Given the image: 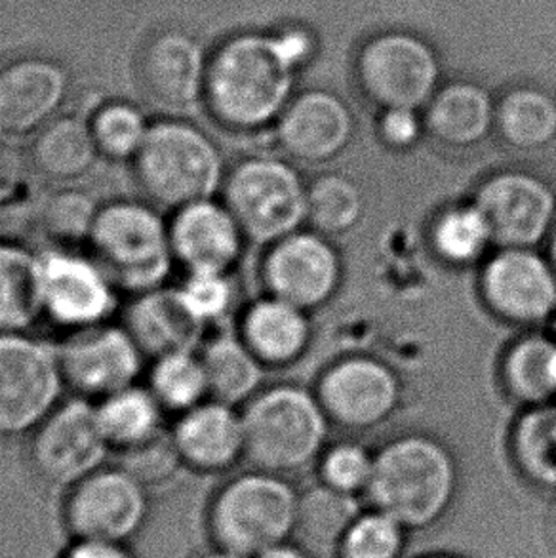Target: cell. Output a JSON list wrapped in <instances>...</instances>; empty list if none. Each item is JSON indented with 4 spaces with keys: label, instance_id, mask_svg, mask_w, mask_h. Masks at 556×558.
Wrapping results in <instances>:
<instances>
[{
    "label": "cell",
    "instance_id": "obj_43",
    "mask_svg": "<svg viewBox=\"0 0 556 558\" xmlns=\"http://www.w3.org/2000/svg\"><path fill=\"white\" fill-rule=\"evenodd\" d=\"M45 193L25 178L14 175L12 172L0 174V229L7 234L12 227H27L33 229L37 216L38 203Z\"/></svg>",
    "mask_w": 556,
    "mask_h": 558
},
{
    "label": "cell",
    "instance_id": "obj_20",
    "mask_svg": "<svg viewBox=\"0 0 556 558\" xmlns=\"http://www.w3.org/2000/svg\"><path fill=\"white\" fill-rule=\"evenodd\" d=\"M482 288L489 305L511 320L537 323L556 310L555 271L527 248L497 254L484 271Z\"/></svg>",
    "mask_w": 556,
    "mask_h": 558
},
{
    "label": "cell",
    "instance_id": "obj_24",
    "mask_svg": "<svg viewBox=\"0 0 556 558\" xmlns=\"http://www.w3.org/2000/svg\"><path fill=\"white\" fill-rule=\"evenodd\" d=\"M351 114L331 94L313 92L288 107L280 121V142L293 157L326 160L346 147Z\"/></svg>",
    "mask_w": 556,
    "mask_h": 558
},
{
    "label": "cell",
    "instance_id": "obj_16",
    "mask_svg": "<svg viewBox=\"0 0 556 558\" xmlns=\"http://www.w3.org/2000/svg\"><path fill=\"white\" fill-rule=\"evenodd\" d=\"M555 206L551 189L527 174L497 175L476 198L492 241L504 248H530L542 241L555 218Z\"/></svg>",
    "mask_w": 556,
    "mask_h": 558
},
{
    "label": "cell",
    "instance_id": "obj_36",
    "mask_svg": "<svg viewBox=\"0 0 556 558\" xmlns=\"http://www.w3.org/2000/svg\"><path fill=\"white\" fill-rule=\"evenodd\" d=\"M408 530L377 509L356 517L339 545L338 558H402Z\"/></svg>",
    "mask_w": 556,
    "mask_h": 558
},
{
    "label": "cell",
    "instance_id": "obj_46",
    "mask_svg": "<svg viewBox=\"0 0 556 558\" xmlns=\"http://www.w3.org/2000/svg\"><path fill=\"white\" fill-rule=\"evenodd\" d=\"M256 558H311V553L305 547H301L295 539H290L285 544L273 545Z\"/></svg>",
    "mask_w": 556,
    "mask_h": 558
},
{
    "label": "cell",
    "instance_id": "obj_14",
    "mask_svg": "<svg viewBox=\"0 0 556 558\" xmlns=\"http://www.w3.org/2000/svg\"><path fill=\"white\" fill-rule=\"evenodd\" d=\"M71 76L48 56H20L0 65V136L31 137L63 113Z\"/></svg>",
    "mask_w": 556,
    "mask_h": 558
},
{
    "label": "cell",
    "instance_id": "obj_10",
    "mask_svg": "<svg viewBox=\"0 0 556 558\" xmlns=\"http://www.w3.org/2000/svg\"><path fill=\"white\" fill-rule=\"evenodd\" d=\"M221 193L244 236L257 244L292 234L307 214L300 178L280 160H242L226 175Z\"/></svg>",
    "mask_w": 556,
    "mask_h": 558
},
{
    "label": "cell",
    "instance_id": "obj_3",
    "mask_svg": "<svg viewBox=\"0 0 556 558\" xmlns=\"http://www.w3.org/2000/svg\"><path fill=\"white\" fill-rule=\"evenodd\" d=\"M86 248L126 295L166 287L178 265L170 219L145 198H114L101 204Z\"/></svg>",
    "mask_w": 556,
    "mask_h": 558
},
{
    "label": "cell",
    "instance_id": "obj_6",
    "mask_svg": "<svg viewBox=\"0 0 556 558\" xmlns=\"http://www.w3.org/2000/svg\"><path fill=\"white\" fill-rule=\"evenodd\" d=\"M242 423L244 458L273 475L307 465L326 437L323 410L307 392L295 387H273L250 399Z\"/></svg>",
    "mask_w": 556,
    "mask_h": 558
},
{
    "label": "cell",
    "instance_id": "obj_15",
    "mask_svg": "<svg viewBox=\"0 0 556 558\" xmlns=\"http://www.w3.org/2000/svg\"><path fill=\"white\" fill-rule=\"evenodd\" d=\"M362 83L387 109H418L435 90L436 60L431 48L410 35L370 43L361 58Z\"/></svg>",
    "mask_w": 556,
    "mask_h": 558
},
{
    "label": "cell",
    "instance_id": "obj_12",
    "mask_svg": "<svg viewBox=\"0 0 556 558\" xmlns=\"http://www.w3.org/2000/svg\"><path fill=\"white\" fill-rule=\"evenodd\" d=\"M58 353L65 387L92 402L140 384L147 361L126 326L113 320L65 333Z\"/></svg>",
    "mask_w": 556,
    "mask_h": 558
},
{
    "label": "cell",
    "instance_id": "obj_1",
    "mask_svg": "<svg viewBox=\"0 0 556 558\" xmlns=\"http://www.w3.org/2000/svg\"><path fill=\"white\" fill-rule=\"evenodd\" d=\"M309 50L303 33L229 38L208 58L203 106L223 129H262L282 111L295 65Z\"/></svg>",
    "mask_w": 556,
    "mask_h": 558
},
{
    "label": "cell",
    "instance_id": "obj_32",
    "mask_svg": "<svg viewBox=\"0 0 556 558\" xmlns=\"http://www.w3.org/2000/svg\"><path fill=\"white\" fill-rule=\"evenodd\" d=\"M145 385L168 415L185 414L210 399L208 379L198 351H183L150 361Z\"/></svg>",
    "mask_w": 556,
    "mask_h": 558
},
{
    "label": "cell",
    "instance_id": "obj_13",
    "mask_svg": "<svg viewBox=\"0 0 556 558\" xmlns=\"http://www.w3.org/2000/svg\"><path fill=\"white\" fill-rule=\"evenodd\" d=\"M208 58L210 53L189 31H155L137 50V88L166 117H181L203 106Z\"/></svg>",
    "mask_w": 556,
    "mask_h": 558
},
{
    "label": "cell",
    "instance_id": "obj_34",
    "mask_svg": "<svg viewBox=\"0 0 556 558\" xmlns=\"http://www.w3.org/2000/svg\"><path fill=\"white\" fill-rule=\"evenodd\" d=\"M499 126L517 147L534 149L556 136L555 101L542 92H512L499 109Z\"/></svg>",
    "mask_w": 556,
    "mask_h": 558
},
{
    "label": "cell",
    "instance_id": "obj_27",
    "mask_svg": "<svg viewBox=\"0 0 556 558\" xmlns=\"http://www.w3.org/2000/svg\"><path fill=\"white\" fill-rule=\"evenodd\" d=\"M309 338L307 320L292 303L267 298L242 317L241 340L262 363L282 364L300 355Z\"/></svg>",
    "mask_w": 556,
    "mask_h": 558
},
{
    "label": "cell",
    "instance_id": "obj_5",
    "mask_svg": "<svg viewBox=\"0 0 556 558\" xmlns=\"http://www.w3.org/2000/svg\"><path fill=\"white\" fill-rule=\"evenodd\" d=\"M300 496L280 476L259 471L234 476L210 499L206 526L211 544L242 558H256L293 539Z\"/></svg>",
    "mask_w": 556,
    "mask_h": 558
},
{
    "label": "cell",
    "instance_id": "obj_4",
    "mask_svg": "<svg viewBox=\"0 0 556 558\" xmlns=\"http://www.w3.org/2000/svg\"><path fill=\"white\" fill-rule=\"evenodd\" d=\"M372 506L407 530H425L448 513L456 496L450 453L431 438H400L374 458Z\"/></svg>",
    "mask_w": 556,
    "mask_h": 558
},
{
    "label": "cell",
    "instance_id": "obj_50",
    "mask_svg": "<svg viewBox=\"0 0 556 558\" xmlns=\"http://www.w3.org/2000/svg\"><path fill=\"white\" fill-rule=\"evenodd\" d=\"M553 259H555V269H556V231H555V239H553Z\"/></svg>",
    "mask_w": 556,
    "mask_h": 558
},
{
    "label": "cell",
    "instance_id": "obj_30",
    "mask_svg": "<svg viewBox=\"0 0 556 558\" xmlns=\"http://www.w3.org/2000/svg\"><path fill=\"white\" fill-rule=\"evenodd\" d=\"M99 206L88 191L60 185L46 191L40 198L33 229L43 236L46 246L86 248Z\"/></svg>",
    "mask_w": 556,
    "mask_h": 558
},
{
    "label": "cell",
    "instance_id": "obj_9",
    "mask_svg": "<svg viewBox=\"0 0 556 558\" xmlns=\"http://www.w3.org/2000/svg\"><path fill=\"white\" fill-rule=\"evenodd\" d=\"M149 490L121 463L104 465L65 492V530L73 539L130 545L149 521Z\"/></svg>",
    "mask_w": 556,
    "mask_h": 558
},
{
    "label": "cell",
    "instance_id": "obj_17",
    "mask_svg": "<svg viewBox=\"0 0 556 558\" xmlns=\"http://www.w3.org/2000/svg\"><path fill=\"white\" fill-rule=\"evenodd\" d=\"M170 239L176 264L183 271L229 272L246 236L226 204L210 198L173 210Z\"/></svg>",
    "mask_w": 556,
    "mask_h": 558
},
{
    "label": "cell",
    "instance_id": "obj_25",
    "mask_svg": "<svg viewBox=\"0 0 556 558\" xmlns=\"http://www.w3.org/2000/svg\"><path fill=\"white\" fill-rule=\"evenodd\" d=\"M99 427L111 452L124 456L168 435L165 408L147 385H132L96 402Z\"/></svg>",
    "mask_w": 556,
    "mask_h": 558
},
{
    "label": "cell",
    "instance_id": "obj_29",
    "mask_svg": "<svg viewBox=\"0 0 556 558\" xmlns=\"http://www.w3.org/2000/svg\"><path fill=\"white\" fill-rule=\"evenodd\" d=\"M204 364L210 399L237 407L256 397L262 384V361L234 336H214L198 349Z\"/></svg>",
    "mask_w": 556,
    "mask_h": 558
},
{
    "label": "cell",
    "instance_id": "obj_38",
    "mask_svg": "<svg viewBox=\"0 0 556 558\" xmlns=\"http://www.w3.org/2000/svg\"><path fill=\"white\" fill-rule=\"evenodd\" d=\"M489 241L488 223L476 206L448 211L436 223V250L456 264L474 259Z\"/></svg>",
    "mask_w": 556,
    "mask_h": 558
},
{
    "label": "cell",
    "instance_id": "obj_49",
    "mask_svg": "<svg viewBox=\"0 0 556 558\" xmlns=\"http://www.w3.org/2000/svg\"><path fill=\"white\" fill-rule=\"evenodd\" d=\"M4 168H7V165H4V145H2V136H0V174H2Z\"/></svg>",
    "mask_w": 556,
    "mask_h": 558
},
{
    "label": "cell",
    "instance_id": "obj_21",
    "mask_svg": "<svg viewBox=\"0 0 556 558\" xmlns=\"http://www.w3.org/2000/svg\"><path fill=\"white\" fill-rule=\"evenodd\" d=\"M122 325L149 361L172 353L198 351L206 336V326L189 311L178 287L168 284L130 295Z\"/></svg>",
    "mask_w": 556,
    "mask_h": 558
},
{
    "label": "cell",
    "instance_id": "obj_37",
    "mask_svg": "<svg viewBox=\"0 0 556 558\" xmlns=\"http://www.w3.org/2000/svg\"><path fill=\"white\" fill-rule=\"evenodd\" d=\"M522 465L537 483L556 488V408L528 415L517 437Z\"/></svg>",
    "mask_w": 556,
    "mask_h": 558
},
{
    "label": "cell",
    "instance_id": "obj_19",
    "mask_svg": "<svg viewBox=\"0 0 556 558\" xmlns=\"http://www.w3.org/2000/svg\"><path fill=\"white\" fill-rule=\"evenodd\" d=\"M170 437L183 468L203 475L229 471L246 450L242 414L214 399L173 417Z\"/></svg>",
    "mask_w": 556,
    "mask_h": 558
},
{
    "label": "cell",
    "instance_id": "obj_18",
    "mask_svg": "<svg viewBox=\"0 0 556 558\" xmlns=\"http://www.w3.org/2000/svg\"><path fill=\"white\" fill-rule=\"evenodd\" d=\"M271 294L300 310L316 307L338 284L339 262L330 244L315 234H288L265 259Z\"/></svg>",
    "mask_w": 556,
    "mask_h": 558
},
{
    "label": "cell",
    "instance_id": "obj_52",
    "mask_svg": "<svg viewBox=\"0 0 556 558\" xmlns=\"http://www.w3.org/2000/svg\"><path fill=\"white\" fill-rule=\"evenodd\" d=\"M555 330H556V320H555Z\"/></svg>",
    "mask_w": 556,
    "mask_h": 558
},
{
    "label": "cell",
    "instance_id": "obj_11",
    "mask_svg": "<svg viewBox=\"0 0 556 558\" xmlns=\"http://www.w3.org/2000/svg\"><path fill=\"white\" fill-rule=\"evenodd\" d=\"M109 453L96 402L81 397L61 400L29 437V463L35 475L65 492L104 468Z\"/></svg>",
    "mask_w": 556,
    "mask_h": 558
},
{
    "label": "cell",
    "instance_id": "obj_47",
    "mask_svg": "<svg viewBox=\"0 0 556 558\" xmlns=\"http://www.w3.org/2000/svg\"><path fill=\"white\" fill-rule=\"evenodd\" d=\"M196 558H242L239 555H233V553L223 551V549H218V547H214L211 551L203 553V555H198Z\"/></svg>",
    "mask_w": 556,
    "mask_h": 558
},
{
    "label": "cell",
    "instance_id": "obj_35",
    "mask_svg": "<svg viewBox=\"0 0 556 558\" xmlns=\"http://www.w3.org/2000/svg\"><path fill=\"white\" fill-rule=\"evenodd\" d=\"M507 384L519 399L543 402L556 395V343L530 338L507 359Z\"/></svg>",
    "mask_w": 556,
    "mask_h": 558
},
{
    "label": "cell",
    "instance_id": "obj_8",
    "mask_svg": "<svg viewBox=\"0 0 556 558\" xmlns=\"http://www.w3.org/2000/svg\"><path fill=\"white\" fill-rule=\"evenodd\" d=\"M38 256L43 320L65 333L113 320L122 292L90 250L45 246Z\"/></svg>",
    "mask_w": 556,
    "mask_h": 558
},
{
    "label": "cell",
    "instance_id": "obj_42",
    "mask_svg": "<svg viewBox=\"0 0 556 558\" xmlns=\"http://www.w3.org/2000/svg\"><path fill=\"white\" fill-rule=\"evenodd\" d=\"M121 465L129 469L130 473H134L149 488L168 483L183 468L180 456L173 448L170 430L157 442L121 456Z\"/></svg>",
    "mask_w": 556,
    "mask_h": 558
},
{
    "label": "cell",
    "instance_id": "obj_23",
    "mask_svg": "<svg viewBox=\"0 0 556 558\" xmlns=\"http://www.w3.org/2000/svg\"><path fill=\"white\" fill-rule=\"evenodd\" d=\"M98 147L88 117L61 113L31 136L27 165L43 183L75 185L98 165Z\"/></svg>",
    "mask_w": 556,
    "mask_h": 558
},
{
    "label": "cell",
    "instance_id": "obj_2",
    "mask_svg": "<svg viewBox=\"0 0 556 558\" xmlns=\"http://www.w3.org/2000/svg\"><path fill=\"white\" fill-rule=\"evenodd\" d=\"M132 170L145 201L172 211L216 198L227 175L214 137L185 117L166 114L150 122Z\"/></svg>",
    "mask_w": 556,
    "mask_h": 558
},
{
    "label": "cell",
    "instance_id": "obj_44",
    "mask_svg": "<svg viewBox=\"0 0 556 558\" xmlns=\"http://www.w3.org/2000/svg\"><path fill=\"white\" fill-rule=\"evenodd\" d=\"M382 132L389 144H414L415 137L420 134L415 109H387L382 121Z\"/></svg>",
    "mask_w": 556,
    "mask_h": 558
},
{
    "label": "cell",
    "instance_id": "obj_26",
    "mask_svg": "<svg viewBox=\"0 0 556 558\" xmlns=\"http://www.w3.org/2000/svg\"><path fill=\"white\" fill-rule=\"evenodd\" d=\"M40 320L38 250L7 239L0 244V333L33 332Z\"/></svg>",
    "mask_w": 556,
    "mask_h": 558
},
{
    "label": "cell",
    "instance_id": "obj_28",
    "mask_svg": "<svg viewBox=\"0 0 556 558\" xmlns=\"http://www.w3.org/2000/svg\"><path fill=\"white\" fill-rule=\"evenodd\" d=\"M361 513L356 496L324 484L300 496L293 539L311 555H336Z\"/></svg>",
    "mask_w": 556,
    "mask_h": 558
},
{
    "label": "cell",
    "instance_id": "obj_7",
    "mask_svg": "<svg viewBox=\"0 0 556 558\" xmlns=\"http://www.w3.org/2000/svg\"><path fill=\"white\" fill-rule=\"evenodd\" d=\"M65 389L58 345L33 332L0 333V440L29 438Z\"/></svg>",
    "mask_w": 556,
    "mask_h": 558
},
{
    "label": "cell",
    "instance_id": "obj_39",
    "mask_svg": "<svg viewBox=\"0 0 556 558\" xmlns=\"http://www.w3.org/2000/svg\"><path fill=\"white\" fill-rule=\"evenodd\" d=\"M183 302L206 328L226 318L234 302V287L229 272H185L178 284Z\"/></svg>",
    "mask_w": 556,
    "mask_h": 558
},
{
    "label": "cell",
    "instance_id": "obj_45",
    "mask_svg": "<svg viewBox=\"0 0 556 558\" xmlns=\"http://www.w3.org/2000/svg\"><path fill=\"white\" fill-rule=\"evenodd\" d=\"M60 558H136L130 545L73 539Z\"/></svg>",
    "mask_w": 556,
    "mask_h": 558
},
{
    "label": "cell",
    "instance_id": "obj_22",
    "mask_svg": "<svg viewBox=\"0 0 556 558\" xmlns=\"http://www.w3.org/2000/svg\"><path fill=\"white\" fill-rule=\"evenodd\" d=\"M321 399L339 423L368 427L391 414L399 399V385L384 364L351 359L326 374Z\"/></svg>",
    "mask_w": 556,
    "mask_h": 558
},
{
    "label": "cell",
    "instance_id": "obj_41",
    "mask_svg": "<svg viewBox=\"0 0 556 558\" xmlns=\"http://www.w3.org/2000/svg\"><path fill=\"white\" fill-rule=\"evenodd\" d=\"M374 471V458L361 446L343 445L326 453L321 475L326 486L334 490L356 496L368 490L370 478Z\"/></svg>",
    "mask_w": 556,
    "mask_h": 558
},
{
    "label": "cell",
    "instance_id": "obj_51",
    "mask_svg": "<svg viewBox=\"0 0 556 558\" xmlns=\"http://www.w3.org/2000/svg\"><path fill=\"white\" fill-rule=\"evenodd\" d=\"M4 241H7V234H4V231L0 229V244H2Z\"/></svg>",
    "mask_w": 556,
    "mask_h": 558
},
{
    "label": "cell",
    "instance_id": "obj_31",
    "mask_svg": "<svg viewBox=\"0 0 556 558\" xmlns=\"http://www.w3.org/2000/svg\"><path fill=\"white\" fill-rule=\"evenodd\" d=\"M427 121L444 142L471 145L486 136L492 124V104L486 92L473 84H454L436 96Z\"/></svg>",
    "mask_w": 556,
    "mask_h": 558
},
{
    "label": "cell",
    "instance_id": "obj_48",
    "mask_svg": "<svg viewBox=\"0 0 556 558\" xmlns=\"http://www.w3.org/2000/svg\"><path fill=\"white\" fill-rule=\"evenodd\" d=\"M420 558H466L459 557V555H448V553H431V555H423Z\"/></svg>",
    "mask_w": 556,
    "mask_h": 558
},
{
    "label": "cell",
    "instance_id": "obj_33",
    "mask_svg": "<svg viewBox=\"0 0 556 558\" xmlns=\"http://www.w3.org/2000/svg\"><path fill=\"white\" fill-rule=\"evenodd\" d=\"M88 121L99 157L111 162L132 165L150 129L147 114L126 99H107L96 106Z\"/></svg>",
    "mask_w": 556,
    "mask_h": 558
},
{
    "label": "cell",
    "instance_id": "obj_40",
    "mask_svg": "<svg viewBox=\"0 0 556 558\" xmlns=\"http://www.w3.org/2000/svg\"><path fill=\"white\" fill-rule=\"evenodd\" d=\"M307 211L324 231H346L361 216V195L347 180L324 178L307 195Z\"/></svg>",
    "mask_w": 556,
    "mask_h": 558
}]
</instances>
